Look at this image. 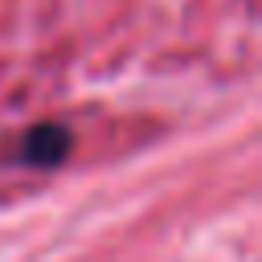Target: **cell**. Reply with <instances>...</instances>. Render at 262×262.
I'll list each match as a JSON object with an SVG mask.
<instances>
[{
	"label": "cell",
	"instance_id": "cell-1",
	"mask_svg": "<svg viewBox=\"0 0 262 262\" xmlns=\"http://www.w3.org/2000/svg\"><path fill=\"white\" fill-rule=\"evenodd\" d=\"M66 151H70V131L57 123H41L20 139V160L33 168H53L66 160Z\"/></svg>",
	"mask_w": 262,
	"mask_h": 262
}]
</instances>
